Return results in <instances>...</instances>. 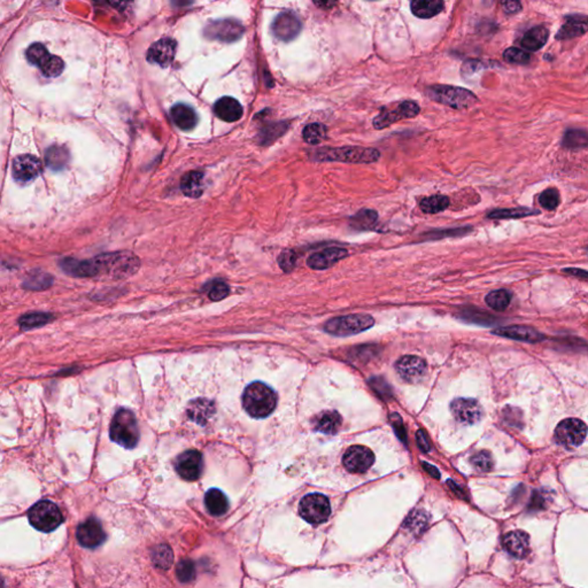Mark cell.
Segmentation results:
<instances>
[{
	"label": "cell",
	"instance_id": "f1b7e54d",
	"mask_svg": "<svg viewBox=\"0 0 588 588\" xmlns=\"http://www.w3.org/2000/svg\"><path fill=\"white\" fill-rule=\"evenodd\" d=\"M342 424V418L339 413L333 411H323L318 415L315 420V429L318 432L325 434H334L338 432Z\"/></svg>",
	"mask_w": 588,
	"mask_h": 588
},
{
	"label": "cell",
	"instance_id": "e575fe53",
	"mask_svg": "<svg viewBox=\"0 0 588 588\" xmlns=\"http://www.w3.org/2000/svg\"><path fill=\"white\" fill-rule=\"evenodd\" d=\"M513 294L508 289H495L485 296L486 305L496 311H504L509 307Z\"/></svg>",
	"mask_w": 588,
	"mask_h": 588
},
{
	"label": "cell",
	"instance_id": "603a6c76",
	"mask_svg": "<svg viewBox=\"0 0 588 588\" xmlns=\"http://www.w3.org/2000/svg\"><path fill=\"white\" fill-rule=\"evenodd\" d=\"M503 547L508 554L516 558H524L530 554V535L517 530L504 535Z\"/></svg>",
	"mask_w": 588,
	"mask_h": 588
},
{
	"label": "cell",
	"instance_id": "7402d4cb",
	"mask_svg": "<svg viewBox=\"0 0 588 588\" xmlns=\"http://www.w3.org/2000/svg\"><path fill=\"white\" fill-rule=\"evenodd\" d=\"M496 336L504 337L509 339L518 340V342H540L546 339L545 334L539 332L534 327L527 325H511V327H498L493 331Z\"/></svg>",
	"mask_w": 588,
	"mask_h": 588
},
{
	"label": "cell",
	"instance_id": "1f68e13d",
	"mask_svg": "<svg viewBox=\"0 0 588 588\" xmlns=\"http://www.w3.org/2000/svg\"><path fill=\"white\" fill-rule=\"evenodd\" d=\"M562 146L571 151L588 149L587 131L584 129H568L562 139Z\"/></svg>",
	"mask_w": 588,
	"mask_h": 588
},
{
	"label": "cell",
	"instance_id": "4316f807",
	"mask_svg": "<svg viewBox=\"0 0 588 588\" xmlns=\"http://www.w3.org/2000/svg\"><path fill=\"white\" fill-rule=\"evenodd\" d=\"M206 509L213 516H222L229 509V501L225 493L218 489H209L205 495Z\"/></svg>",
	"mask_w": 588,
	"mask_h": 588
},
{
	"label": "cell",
	"instance_id": "2e32d148",
	"mask_svg": "<svg viewBox=\"0 0 588 588\" xmlns=\"http://www.w3.org/2000/svg\"><path fill=\"white\" fill-rule=\"evenodd\" d=\"M43 170V165L36 156L23 154L13 161V177L19 183H29L37 178Z\"/></svg>",
	"mask_w": 588,
	"mask_h": 588
},
{
	"label": "cell",
	"instance_id": "74e56055",
	"mask_svg": "<svg viewBox=\"0 0 588 588\" xmlns=\"http://www.w3.org/2000/svg\"><path fill=\"white\" fill-rule=\"evenodd\" d=\"M302 137L306 143L318 145L327 138V128L320 123H311L306 125L302 131Z\"/></svg>",
	"mask_w": 588,
	"mask_h": 588
},
{
	"label": "cell",
	"instance_id": "7bdbcfd3",
	"mask_svg": "<svg viewBox=\"0 0 588 588\" xmlns=\"http://www.w3.org/2000/svg\"><path fill=\"white\" fill-rule=\"evenodd\" d=\"M153 562L156 567L168 569L173 563V553L168 546L161 545L153 551Z\"/></svg>",
	"mask_w": 588,
	"mask_h": 588
},
{
	"label": "cell",
	"instance_id": "d6986e66",
	"mask_svg": "<svg viewBox=\"0 0 588 588\" xmlns=\"http://www.w3.org/2000/svg\"><path fill=\"white\" fill-rule=\"evenodd\" d=\"M396 369L402 380L408 383H418L427 373V363L423 358L407 355L396 362Z\"/></svg>",
	"mask_w": 588,
	"mask_h": 588
},
{
	"label": "cell",
	"instance_id": "bcb514c9",
	"mask_svg": "<svg viewBox=\"0 0 588 588\" xmlns=\"http://www.w3.org/2000/svg\"><path fill=\"white\" fill-rule=\"evenodd\" d=\"M296 253L292 249H285L284 252L280 253L278 256V265L280 269L285 271V273H291L294 269L296 265Z\"/></svg>",
	"mask_w": 588,
	"mask_h": 588
},
{
	"label": "cell",
	"instance_id": "277c9868",
	"mask_svg": "<svg viewBox=\"0 0 588 588\" xmlns=\"http://www.w3.org/2000/svg\"><path fill=\"white\" fill-rule=\"evenodd\" d=\"M109 437L125 449H132L137 446L139 429L137 418L132 411L125 408L116 411L109 427Z\"/></svg>",
	"mask_w": 588,
	"mask_h": 588
},
{
	"label": "cell",
	"instance_id": "d6a6232c",
	"mask_svg": "<svg viewBox=\"0 0 588 588\" xmlns=\"http://www.w3.org/2000/svg\"><path fill=\"white\" fill-rule=\"evenodd\" d=\"M45 161L47 167L52 170H63L65 165H68V150L61 145H54L46 151Z\"/></svg>",
	"mask_w": 588,
	"mask_h": 588
},
{
	"label": "cell",
	"instance_id": "681fc988",
	"mask_svg": "<svg viewBox=\"0 0 588 588\" xmlns=\"http://www.w3.org/2000/svg\"><path fill=\"white\" fill-rule=\"evenodd\" d=\"M502 8L508 15H515L522 11L520 0H501Z\"/></svg>",
	"mask_w": 588,
	"mask_h": 588
},
{
	"label": "cell",
	"instance_id": "f35d334b",
	"mask_svg": "<svg viewBox=\"0 0 588 588\" xmlns=\"http://www.w3.org/2000/svg\"><path fill=\"white\" fill-rule=\"evenodd\" d=\"M52 315L45 314V313H32V314H27L20 318V325L22 329L28 330V329H35V327H41L45 324L50 323L52 321Z\"/></svg>",
	"mask_w": 588,
	"mask_h": 588
},
{
	"label": "cell",
	"instance_id": "11a10c76",
	"mask_svg": "<svg viewBox=\"0 0 588 588\" xmlns=\"http://www.w3.org/2000/svg\"><path fill=\"white\" fill-rule=\"evenodd\" d=\"M108 3L113 7L122 10V8H125V7L129 6V4L132 3V0H108Z\"/></svg>",
	"mask_w": 588,
	"mask_h": 588
},
{
	"label": "cell",
	"instance_id": "9a60e30c",
	"mask_svg": "<svg viewBox=\"0 0 588 588\" xmlns=\"http://www.w3.org/2000/svg\"><path fill=\"white\" fill-rule=\"evenodd\" d=\"M451 411L455 420L465 425L478 423L482 418V406L473 399H455L451 402Z\"/></svg>",
	"mask_w": 588,
	"mask_h": 588
},
{
	"label": "cell",
	"instance_id": "60d3db41",
	"mask_svg": "<svg viewBox=\"0 0 588 588\" xmlns=\"http://www.w3.org/2000/svg\"><path fill=\"white\" fill-rule=\"evenodd\" d=\"M471 463H473V467L476 468L477 470L482 471V473H489L494 467L492 455L487 451H478L473 455L471 458Z\"/></svg>",
	"mask_w": 588,
	"mask_h": 588
},
{
	"label": "cell",
	"instance_id": "f546056e",
	"mask_svg": "<svg viewBox=\"0 0 588 588\" xmlns=\"http://www.w3.org/2000/svg\"><path fill=\"white\" fill-rule=\"evenodd\" d=\"M181 189L189 198H199L204 192V174L200 171H190L182 178Z\"/></svg>",
	"mask_w": 588,
	"mask_h": 588
},
{
	"label": "cell",
	"instance_id": "ba28073f",
	"mask_svg": "<svg viewBox=\"0 0 588 588\" xmlns=\"http://www.w3.org/2000/svg\"><path fill=\"white\" fill-rule=\"evenodd\" d=\"M299 513L306 522L313 525L324 523L331 515L330 501L323 494L306 495L300 502Z\"/></svg>",
	"mask_w": 588,
	"mask_h": 588
},
{
	"label": "cell",
	"instance_id": "ab89813d",
	"mask_svg": "<svg viewBox=\"0 0 588 588\" xmlns=\"http://www.w3.org/2000/svg\"><path fill=\"white\" fill-rule=\"evenodd\" d=\"M287 128H289V125L287 122L273 123L262 131L261 135H260V144L268 145V144L273 143L278 137H280L287 130Z\"/></svg>",
	"mask_w": 588,
	"mask_h": 588
},
{
	"label": "cell",
	"instance_id": "8d00e7d4",
	"mask_svg": "<svg viewBox=\"0 0 588 588\" xmlns=\"http://www.w3.org/2000/svg\"><path fill=\"white\" fill-rule=\"evenodd\" d=\"M378 221V214L373 209H362L351 218V227L355 230H371Z\"/></svg>",
	"mask_w": 588,
	"mask_h": 588
},
{
	"label": "cell",
	"instance_id": "5bb4252c",
	"mask_svg": "<svg viewBox=\"0 0 588 588\" xmlns=\"http://www.w3.org/2000/svg\"><path fill=\"white\" fill-rule=\"evenodd\" d=\"M175 469L183 480H196L203 473V455L196 449L184 451L175 462Z\"/></svg>",
	"mask_w": 588,
	"mask_h": 588
},
{
	"label": "cell",
	"instance_id": "7c38bea8",
	"mask_svg": "<svg viewBox=\"0 0 588 588\" xmlns=\"http://www.w3.org/2000/svg\"><path fill=\"white\" fill-rule=\"evenodd\" d=\"M420 106L414 101H404L399 104L396 108L382 109L380 115L374 120V127L377 130L387 128L396 122L401 121L404 118H411L420 114Z\"/></svg>",
	"mask_w": 588,
	"mask_h": 588
},
{
	"label": "cell",
	"instance_id": "8992f818",
	"mask_svg": "<svg viewBox=\"0 0 588 588\" xmlns=\"http://www.w3.org/2000/svg\"><path fill=\"white\" fill-rule=\"evenodd\" d=\"M28 520L41 532H52L63 522V513L54 502L43 500L35 503L28 511Z\"/></svg>",
	"mask_w": 588,
	"mask_h": 588
},
{
	"label": "cell",
	"instance_id": "b9f144b4",
	"mask_svg": "<svg viewBox=\"0 0 588 588\" xmlns=\"http://www.w3.org/2000/svg\"><path fill=\"white\" fill-rule=\"evenodd\" d=\"M560 192L554 187H549L539 196V204L542 205V208L547 209V211L556 209L560 205Z\"/></svg>",
	"mask_w": 588,
	"mask_h": 588
},
{
	"label": "cell",
	"instance_id": "83f0119b",
	"mask_svg": "<svg viewBox=\"0 0 588 588\" xmlns=\"http://www.w3.org/2000/svg\"><path fill=\"white\" fill-rule=\"evenodd\" d=\"M411 12L420 19H430L444 10V0H411Z\"/></svg>",
	"mask_w": 588,
	"mask_h": 588
},
{
	"label": "cell",
	"instance_id": "7a4b0ae2",
	"mask_svg": "<svg viewBox=\"0 0 588 588\" xmlns=\"http://www.w3.org/2000/svg\"><path fill=\"white\" fill-rule=\"evenodd\" d=\"M96 276L129 277L139 268V260L131 253H109L92 258Z\"/></svg>",
	"mask_w": 588,
	"mask_h": 588
},
{
	"label": "cell",
	"instance_id": "5b68a950",
	"mask_svg": "<svg viewBox=\"0 0 588 588\" xmlns=\"http://www.w3.org/2000/svg\"><path fill=\"white\" fill-rule=\"evenodd\" d=\"M375 320L368 314H349L333 318L325 323L324 330L337 337H349L364 332L374 327Z\"/></svg>",
	"mask_w": 588,
	"mask_h": 588
},
{
	"label": "cell",
	"instance_id": "d4e9b609",
	"mask_svg": "<svg viewBox=\"0 0 588 588\" xmlns=\"http://www.w3.org/2000/svg\"><path fill=\"white\" fill-rule=\"evenodd\" d=\"M588 32V18L585 15L568 16L567 20L557 32V39H571L579 37Z\"/></svg>",
	"mask_w": 588,
	"mask_h": 588
},
{
	"label": "cell",
	"instance_id": "52a82bcc",
	"mask_svg": "<svg viewBox=\"0 0 588 588\" xmlns=\"http://www.w3.org/2000/svg\"><path fill=\"white\" fill-rule=\"evenodd\" d=\"M427 94L437 103L455 109L469 108L478 101L477 96L470 91L449 85L431 87L427 90Z\"/></svg>",
	"mask_w": 588,
	"mask_h": 588
},
{
	"label": "cell",
	"instance_id": "3957f363",
	"mask_svg": "<svg viewBox=\"0 0 588 588\" xmlns=\"http://www.w3.org/2000/svg\"><path fill=\"white\" fill-rule=\"evenodd\" d=\"M380 152L370 147H323L315 152V160L320 162H345V163H373L380 160Z\"/></svg>",
	"mask_w": 588,
	"mask_h": 588
},
{
	"label": "cell",
	"instance_id": "e0dca14e",
	"mask_svg": "<svg viewBox=\"0 0 588 588\" xmlns=\"http://www.w3.org/2000/svg\"><path fill=\"white\" fill-rule=\"evenodd\" d=\"M344 465L353 473H365L374 464V453L364 446H352L344 455Z\"/></svg>",
	"mask_w": 588,
	"mask_h": 588
},
{
	"label": "cell",
	"instance_id": "6da1fadb",
	"mask_svg": "<svg viewBox=\"0 0 588 588\" xmlns=\"http://www.w3.org/2000/svg\"><path fill=\"white\" fill-rule=\"evenodd\" d=\"M276 405L277 396L267 384L254 382L244 391L243 407L252 418H268L275 411Z\"/></svg>",
	"mask_w": 588,
	"mask_h": 588
},
{
	"label": "cell",
	"instance_id": "ac0fdd59",
	"mask_svg": "<svg viewBox=\"0 0 588 588\" xmlns=\"http://www.w3.org/2000/svg\"><path fill=\"white\" fill-rule=\"evenodd\" d=\"M76 537L83 547L90 549L98 547L106 540V533L104 531L101 523L94 517H90L80 524Z\"/></svg>",
	"mask_w": 588,
	"mask_h": 588
},
{
	"label": "cell",
	"instance_id": "836d02e7",
	"mask_svg": "<svg viewBox=\"0 0 588 588\" xmlns=\"http://www.w3.org/2000/svg\"><path fill=\"white\" fill-rule=\"evenodd\" d=\"M539 214H540V211H537V209L517 207V208L494 209L492 212H489L486 218L489 220H513V218H529L532 215Z\"/></svg>",
	"mask_w": 588,
	"mask_h": 588
},
{
	"label": "cell",
	"instance_id": "d590c367",
	"mask_svg": "<svg viewBox=\"0 0 588 588\" xmlns=\"http://www.w3.org/2000/svg\"><path fill=\"white\" fill-rule=\"evenodd\" d=\"M449 196L436 194L420 200V208L425 214H438L449 208Z\"/></svg>",
	"mask_w": 588,
	"mask_h": 588
},
{
	"label": "cell",
	"instance_id": "30bf717a",
	"mask_svg": "<svg viewBox=\"0 0 588 588\" xmlns=\"http://www.w3.org/2000/svg\"><path fill=\"white\" fill-rule=\"evenodd\" d=\"M587 436V427L582 420L567 418L562 420L555 430V440L564 449H578Z\"/></svg>",
	"mask_w": 588,
	"mask_h": 588
},
{
	"label": "cell",
	"instance_id": "484cf974",
	"mask_svg": "<svg viewBox=\"0 0 588 588\" xmlns=\"http://www.w3.org/2000/svg\"><path fill=\"white\" fill-rule=\"evenodd\" d=\"M171 118L181 130H192L198 123V115L192 107L185 104H177L170 111Z\"/></svg>",
	"mask_w": 588,
	"mask_h": 588
},
{
	"label": "cell",
	"instance_id": "9c48e42d",
	"mask_svg": "<svg viewBox=\"0 0 588 588\" xmlns=\"http://www.w3.org/2000/svg\"><path fill=\"white\" fill-rule=\"evenodd\" d=\"M27 59L32 65H37L46 77H56L65 69L63 60L49 54L46 47L41 43H35L28 47Z\"/></svg>",
	"mask_w": 588,
	"mask_h": 588
},
{
	"label": "cell",
	"instance_id": "ee69618b",
	"mask_svg": "<svg viewBox=\"0 0 588 588\" xmlns=\"http://www.w3.org/2000/svg\"><path fill=\"white\" fill-rule=\"evenodd\" d=\"M52 277L50 275L43 274V273H35L32 276L27 278L25 280V287L32 289H43L52 285Z\"/></svg>",
	"mask_w": 588,
	"mask_h": 588
},
{
	"label": "cell",
	"instance_id": "44dd1931",
	"mask_svg": "<svg viewBox=\"0 0 588 588\" xmlns=\"http://www.w3.org/2000/svg\"><path fill=\"white\" fill-rule=\"evenodd\" d=\"M176 54V42L171 38H162L153 44L147 52V60L161 67H168L174 61Z\"/></svg>",
	"mask_w": 588,
	"mask_h": 588
},
{
	"label": "cell",
	"instance_id": "816d5d0a",
	"mask_svg": "<svg viewBox=\"0 0 588 588\" xmlns=\"http://www.w3.org/2000/svg\"><path fill=\"white\" fill-rule=\"evenodd\" d=\"M418 447H420L424 453H427V451H430V442L427 440V437L425 433H424L423 430H420L418 432Z\"/></svg>",
	"mask_w": 588,
	"mask_h": 588
},
{
	"label": "cell",
	"instance_id": "4fadbf2b",
	"mask_svg": "<svg viewBox=\"0 0 588 588\" xmlns=\"http://www.w3.org/2000/svg\"><path fill=\"white\" fill-rule=\"evenodd\" d=\"M301 29V20L296 13L291 11L278 14L271 25V32L275 37L283 42L293 41L300 34Z\"/></svg>",
	"mask_w": 588,
	"mask_h": 588
},
{
	"label": "cell",
	"instance_id": "f6af8a7d",
	"mask_svg": "<svg viewBox=\"0 0 588 588\" xmlns=\"http://www.w3.org/2000/svg\"><path fill=\"white\" fill-rule=\"evenodd\" d=\"M503 58L507 63H518V65H526L530 63L531 56L525 51L517 49V47H511L508 50L504 51Z\"/></svg>",
	"mask_w": 588,
	"mask_h": 588
},
{
	"label": "cell",
	"instance_id": "cb8c5ba5",
	"mask_svg": "<svg viewBox=\"0 0 588 588\" xmlns=\"http://www.w3.org/2000/svg\"><path fill=\"white\" fill-rule=\"evenodd\" d=\"M214 112L222 121L236 122L243 116V107L232 96H223L214 105Z\"/></svg>",
	"mask_w": 588,
	"mask_h": 588
},
{
	"label": "cell",
	"instance_id": "9f6ffc18",
	"mask_svg": "<svg viewBox=\"0 0 588 588\" xmlns=\"http://www.w3.org/2000/svg\"><path fill=\"white\" fill-rule=\"evenodd\" d=\"M170 3L173 6L181 8V7L190 6L191 4L193 3V0H170Z\"/></svg>",
	"mask_w": 588,
	"mask_h": 588
},
{
	"label": "cell",
	"instance_id": "db71d44e",
	"mask_svg": "<svg viewBox=\"0 0 588 588\" xmlns=\"http://www.w3.org/2000/svg\"><path fill=\"white\" fill-rule=\"evenodd\" d=\"M313 3L322 10H330L338 3V0H313Z\"/></svg>",
	"mask_w": 588,
	"mask_h": 588
},
{
	"label": "cell",
	"instance_id": "8fae6325",
	"mask_svg": "<svg viewBox=\"0 0 588 588\" xmlns=\"http://www.w3.org/2000/svg\"><path fill=\"white\" fill-rule=\"evenodd\" d=\"M245 29L239 21L234 19L218 20V21L209 22L206 25V37L213 41L223 42V43H232L239 39L243 36Z\"/></svg>",
	"mask_w": 588,
	"mask_h": 588
},
{
	"label": "cell",
	"instance_id": "6f0895ef",
	"mask_svg": "<svg viewBox=\"0 0 588 588\" xmlns=\"http://www.w3.org/2000/svg\"><path fill=\"white\" fill-rule=\"evenodd\" d=\"M423 467L425 468V470L431 475V476L434 477L437 480L440 478V473L437 470L436 467H433L431 464L429 463H423Z\"/></svg>",
	"mask_w": 588,
	"mask_h": 588
},
{
	"label": "cell",
	"instance_id": "4dcf8cb0",
	"mask_svg": "<svg viewBox=\"0 0 588 588\" xmlns=\"http://www.w3.org/2000/svg\"><path fill=\"white\" fill-rule=\"evenodd\" d=\"M549 37L548 29L542 25L530 29L529 32L524 35L523 39L520 42L522 46L527 51H538L547 43Z\"/></svg>",
	"mask_w": 588,
	"mask_h": 588
},
{
	"label": "cell",
	"instance_id": "f5cc1de1",
	"mask_svg": "<svg viewBox=\"0 0 588 588\" xmlns=\"http://www.w3.org/2000/svg\"><path fill=\"white\" fill-rule=\"evenodd\" d=\"M393 422H396L394 424V427H396V433H398L399 438L401 439L402 442H406V432L405 429H404V424H402L401 418H399L398 415H393L392 416Z\"/></svg>",
	"mask_w": 588,
	"mask_h": 588
},
{
	"label": "cell",
	"instance_id": "c3c4849f",
	"mask_svg": "<svg viewBox=\"0 0 588 588\" xmlns=\"http://www.w3.org/2000/svg\"><path fill=\"white\" fill-rule=\"evenodd\" d=\"M229 293H230V289L225 282H216V283L213 284V287L209 289L208 296L213 301H220V300L227 298Z\"/></svg>",
	"mask_w": 588,
	"mask_h": 588
},
{
	"label": "cell",
	"instance_id": "7dc6e473",
	"mask_svg": "<svg viewBox=\"0 0 588 588\" xmlns=\"http://www.w3.org/2000/svg\"><path fill=\"white\" fill-rule=\"evenodd\" d=\"M176 573H177V578L182 582H189L196 576V570L190 560H185L178 564Z\"/></svg>",
	"mask_w": 588,
	"mask_h": 588
},
{
	"label": "cell",
	"instance_id": "ffe728a7",
	"mask_svg": "<svg viewBox=\"0 0 588 588\" xmlns=\"http://www.w3.org/2000/svg\"><path fill=\"white\" fill-rule=\"evenodd\" d=\"M349 256V251L342 247H327L314 253L307 258V265L314 270H325Z\"/></svg>",
	"mask_w": 588,
	"mask_h": 588
},
{
	"label": "cell",
	"instance_id": "f907efd6",
	"mask_svg": "<svg viewBox=\"0 0 588 588\" xmlns=\"http://www.w3.org/2000/svg\"><path fill=\"white\" fill-rule=\"evenodd\" d=\"M564 274L571 275L575 277L582 278V280H588V271L584 269H578V268H564Z\"/></svg>",
	"mask_w": 588,
	"mask_h": 588
}]
</instances>
